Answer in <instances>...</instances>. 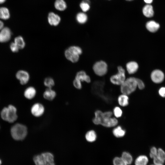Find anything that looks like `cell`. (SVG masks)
I'll use <instances>...</instances> for the list:
<instances>
[{
    "label": "cell",
    "mask_w": 165,
    "mask_h": 165,
    "mask_svg": "<svg viewBox=\"0 0 165 165\" xmlns=\"http://www.w3.org/2000/svg\"><path fill=\"white\" fill-rule=\"evenodd\" d=\"M153 159V163L154 164H164L165 162L159 159L157 156L154 158Z\"/></svg>",
    "instance_id": "obj_40"
},
{
    "label": "cell",
    "mask_w": 165,
    "mask_h": 165,
    "mask_svg": "<svg viewBox=\"0 0 165 165\" xmlns=\"http://www.w3.org/2000/svg\"><path fill=\"white\" fill-rule=\"evenodd\" d=\"M113 165H127L121 157L116 156L112 160Z\"/></svg>",
    "instance_id": "obj_34"
},
{
    "label": "cell",
    "mask_w": 165,
    "mask_h": 165,
    "mask_svg": "<svg viewBox=\"0 0 165 165\" xmlns=\"http://www.w3.org/2000/svg\"><path fill=\"white\" fill-rule=\"evenodd\" d=\"M126 69L128 73L130 74H133L138 71L139 65L137 62L131 61L127 62L126 65Z\"/></svg>",
    "instance_id": "obj_14"
},
{
    "label": "cell",
    "mask_w": 165,
    "mask_h": 165,
    "mask_svg": "<svg viewBox=\"0 0 165 165\" xmlns=\"http://www.w3.org/2000/svg\"><path fill=\"white\" fill-rule=\"evenodd\" d=\"M41 154L45 160L46 164L54 162V156L51 153L49 152H45Z\"/></svg>",
    "instance_id": "obj_32"
},
{
    "label": "cell",
    "mask_w": 165,
    "mask_h": 165,
    "mask_svg": "<svg viewBox=\"0 0 165 165\" xmlns=\"http://www.w3.org/2000/svg\"><path fill=\"white\" fill-rule=\"evenodd\" d=\"M103 112L100 110H97L94 112V117L92 119L93 123L95 125H101L102 120Z\"/></svg>",
    "instance_id": "obj_24"
},
{
    "label": "cell",
    "mask_w": 165,
    "mask_h": 165,
    "mask_svg": "<svg viewBox=\"0 0 165 165\" xmlns=\"http://www.w3.org/2000/svg\"><path fill=\"white\" fill-rule=\"evenodd\" d=\"M143 15L147 17H152L154 14V12L152 6L150 4L145 6L142 9Z\"/></svg>",
    "instance_id": "obj_22"
},
{
    "label": "cell",
    "mask_w": 165,
    "mask_h": 165,
    "mask_svg": "<svg viewBox=\"0 0 165 165\" xmlns=\"http://www.w3.org/2000/svg\"><path fill=\"white\" fill-rule=\"evenodd\" d=\"M108 66L107 63L103 61L96 62L93 66V70L95 74L99 76H103L107 73Z\"/></svg>",
    "instance_id": "obj_6"
},
{
    "label": "cell",
    "mask_w": 165,
    "mask_h": 165,
    "mask_svg": "<svg viewBox=\"0 0 165 165\" xmlns=\"http://www.w3.org/2000/svg\"><path fill=\"white\" fill-rule=\"evenodd\" d=\"M137 88L140 90L143 89L145 87V85L143 82L140 79L136 78Z\"/></svg>",
    "instance_id": "obj_38"
},
{
    "label": "cell",
    "mask_w": 165,
    "mask_h": 165,
    "mask_svg": "<svg viewBox=\"0 0 165 165\" xmlns=\"http://www.w3.org/2000/svg\"><path fill=\"white\" fill-rule=\"evenodd\" d=\"M55 8L59 11H64L67 8V5L64 0H56L54 3Z\"/></svg>",
    "instance_id": "obj_23"
},
{
    "label": "cell",
    "mask_w": 165,
    "mask_h": 165,
    "mask_svg": "<svg viewBox=\"0 0 165 165\" xmlns=\"http://www.w3.org/2000/svg\"><path fill=\"white\" fill-rule=\"evenodd\" d=\"M6 0H0V4L4 3Z\"/></svg>",
    "instance_id": "obj_45"
},
{
    "label": "cell",
    "mask_w": 165,
    "mask_h": 165,
    "mask_svg": "<svg viewBox=\"0 0 165 165\" xmlns=\"http://www.w3.org/2000/svg\"><path fill=\"white\" fill-rule=\"evenodd\" d=\"M45 111L44 106L39 102L34 104L31 108V112L32 115L36 117L41 116L44 114Z\"/></svg>",
    "instance_id": "obj_7"
},
{
    "label": "cell",
    "mask_w": 165,
    "mask_h": 165,
    "mask_svg": "<svg viewBox=\"0 0 165 165\" xmlns=\"http://www.w3.org/2000/svg\"><path fill=\"white\" fill-rule=\"evenodd\" d=\"M10 48L11 51L14 53L18 52L20 49L14 42H12L10 43Z\"/></svg>",
    "instance_id": "obj_39"
},
{
    "label": "cell",
    "mask_w": 165,
    "mask_h": 165,
    "mask_svg": "<svg viewBox=\"0 0 165 165\" xmlns=\"http://www.w3.org/2000/svg\"><path fill=\"white\" fill-rule=\"evenodd\" d=\"M154 165H164L163 164H153Z\"/></svg>",
    "instance_id": "obj_46"
},
{
    "label": "cell",
    "mask_w": 165,
    "mask_h": 165,
    "mask_svg": "<svg viewBox=\"0 0 165 165\" xmlns=\"http://www.w3.org/2000/svg\"><path fill=\"white\" fill-rule=\"evenodd\" d=\"M157 150L158 149L154 146L150 148L149 155L151 158L153 159L157 156Z\"/></svg>",
    "instance_id": "obj_37"
},
{
    "label": "cell",
    "mask_w": 165,
    "mask_h": 165,
    "mask_svg": "<svg viewBox=\"0 0 165 165\" xmlns=\"http://www.w3.org/2000/svg\"><path fill=\"white\" fill-rule=\"evenodd\" d=\"M11 32L7 27H3L0 31V42L4 43L9 41L11 37Z\"/></svg>",
    "instance_id": "obj_11"
},
{
    "label": "cell",
    "mask_w": 165,
    "mask_h": 165,
    "mask_svg": "<svg viewBox=\"0 0 165 165\" xmlns=\"http://www.w3.org/2000/svg\"><path fill=\"white\" fill-rule=\"evenodd\" d=\"M73 85L74 87L78 90H80L82 88V82L74 78L73 81Z\"/></svg>",
    "instance_id": "obj_36"
},
{
    "label": "cell",
    "mask_w": 165,
    "mask_h": 165,
    "mask_svg": "<svg viewBox=\"0 0 165 165\" xmlns=\"http://www.w3.org/2000/svg\"><path fill=\"white\" fill-rule=\"evenodd\" d=\"M48 21L50 25L57 26L58 25L61 21V18L58 14L53 12H50L47 16Z\"/></svg>",
    "instance_id": "obj_12"
},
{
    "label": "cell",
    "mask_w": 165,
    "mask_h": 165,
    "mask_svg": "<svg viewBox=\"0 0 165 165\" xmlns=\"http://www.w3.org/2000/svg\"><path fill=\"white\" fill-rule=\"evenodd\" d=\"M75 78L79 80L82 82H85L87 83H89L91 81L90 76L87 74L85 71L83 70L78 71L75 74Z\"/></svg>",
    "instance_id": "obj_13"
},
{
    "label": "cell",
    "mask_w": 165,
    "mask_h": 165,
    "mask_svg": "<svg viewBox=\"0 0 165 165\" xmlns=\"http://www.w3.org/2000/svg\"><path fill=\"white\" fill-rule=\"evenodd\" d=\"M160 24L153 20L148 21L146 24V28L149 31L155 32L159 28Z\"/></svg>",
    "instance_id": "obj_19"
},
{
    "label": "cell",
    "mask_w": 165,
    "mask_h": 165,
    "mask_svg": "<svg viewBox=\"0 0 165 165\" xmlns=\"http://www.w3.org/2000/svg\"><path fill=\"white\" fill-rule=\"evenodd\" d=\"M33 161L35 165H46L45 160L41 154L36 155L33 158Z\"/></svg>",
    "instance_id": "obj_30"
},
{
    "label": "cell",
    "mask_w": 165,
    "mask_h": 165,
    "mask_svg": "<svg viewBox=\"0 0 165 165\" xmlns=\"http://www.w3.org/2000/svg\"><path fill=\"white\" fill-rule=\"evenodd\" d=\"M16 76L22 85L27 84L30 79V75L29 73L24 70H20L16 73Z\"/></svg>",
    "instance_id": "obj_8"
},
{
    "label": "cell",
    "mask_w": 165,
    "mask_h": 165,
    "mask_svg": "<svg viewBox=\"0 0 165 165\" xmlns=\"http://www.w3.org/2000/svg\"><path fill=\"white\" fill-rule=\"evenodd\" d=\"M1 116L4 121L10 123L14 122L17 118L16 108L12 105L4 108L1 111Z\"/></svg>",
    "instance_id": "obj_3"
},
{
    "label": "cell",
    "mask_w": 165,
    "mask_h": 165,
    "mask_svg": "<svg viewBox=\"0 0 165 165\" xmlns=\"http://www.w3.org/2000/svg\"><path fill=\"white\" fill-rule=\"evenodd\" d=\"M46 165H55L54 163L53 162L50 163H47Z\"/></svg>",
    "instance_id": "obj_44"
},
{
    "label": "cell",
    "mask_w": 165,
    "mask_h": 165,
    "mask_svg": "<svg viewBox=\"0 0 165 165\" xmlns=\"http://www.w3.org/2000/svg\"><path fill=\"white\" fill-rule=\"evenodd\" d=\"M158 93L159 95L163 97H165V87H161L159 90Z\"/></svg>",
    "instance_id": "obj_41"
},
{
    "label": "cell",
    "mask_w": 165,
    "mask_h": 165,
    "mask_svg": "<svg viewBox=\"0 0 165 165\" xmlns=\"http://www.w3.org/2000/svg\"><path fill=\"white\" fill-rule=\"evenodd\" d=\"M121 157L127 165L131 164L133 161L132 156L128 152L125 151L123 152Z\"/></svg>",
    "instance_id": "obj_25"
},
{
    "label": "cell",
    "mask_w": 165,
    "mask_h": 165,
    "mask_svg": "<svg viewBox=\"0 0 165 165\" xmlns=\"http://www.w3.org/2000/svg\"><path fill=\"white\" fill-rule=\"evenodd\" d=\"M152 80L156 83H160L164 80V75L163 72L159 69L153 71L151 74Z\"/></svg>",
    "instance_id": "obj_10"
},
{
    "label": "cell",
    "mask_w": 165,
    "mask_h": 165,
    "mask_svg": "<svg viewBox=\"0 0 165 165\" xmlns=\"http://www.w3.org/2000/svg\"><path fill=\"white\" fill-rule=\"evenodd\" d=\"M157 156L163 161H165V152L161 148L158 149Z\"/></svg>",
    "instance_id": "obj_35"
},
{
    "label": "cell",
    "mask_w": 165,
    "mask_h": 165,
    "mask_svg": "<svg viewBox=\"0 0 165 165\" xmlns=\"http://www.w3.org/2000/svg\"><path fill=\"white\" fill-rule=\"evenodd\" d=\"M90 1L89 0H83L80 4L79 6L83 12L88 11L90 8Z\"/></svg>",
    "instance_id": "obj_31"
},
{
    "label": "cell",
    "mask_w": 165,
    "mask_h": 165,
    "mask_svg": "<svg viewBox=\"0 0 165 165\" xmlns=\"http://www.w3.org/2000/svg\"><path fill=\"white\" fill-rule=\"evenodd\" d=\"M126 0L127 1H132L134 0Z\"/></svg>",
    "instance_id": "obj_48"
},
{
    "label": "cell",
    "mask_w": 165,
    "mask_h": 165,
    "mask_svg": "<svg viewBox=\"0 0 165 165\" xmlns=\"http://www.w3.org/2000/svg\"><path fill=\"white\" fill-rule=\"evenodd\" d=\"M10 133L12 137L14 140H22L26 137L28 134V129L25 125L17 123L12 127Z\"/></svg>",
    "instance_id": "obj_2"
},
{
    "label": "cell",
    "mask_w": 165,
    "mask_h": 165,
    "mask_svg": "<svg viewBox=\"0 0 165 165\" xmlns=\"http://www.w3.org/2000/svg\"><path fill=\"white\" fill-rule=\"evenodd\" d=\"M10 17V13L8 9L6 7L0 8V18L6 20Z\"/></svg>",
    "instance_id": "obj_27"
},
{
    "label": "cell",
    "mask_w": 165,
    "mask_h": 165,
    "mask_svg": "<svg viewBox=\"0 0 165 165\" xmlns=\"http://www.w3.org/2000/svg\"><path fill=\"white\" fill-rule=\"evenodd\" d=\"M149 160L148 157L144 155H139L134 161L135 165H147Z\"/></svg>",
    "instance_id": "obj_21"
},
{
    "label": "cell",
    "mask_w": 165,
    "mask_h": 165,
    "mask_svg": "<svg viewBox=\"0 0 165 165\" xmlns=\"http://www.w3.org/2000/svg\"><path fill=\"white\" fill-rule=\"evenodd\" d=\"M150 165H154L153 164H150Z\"/></svg>",
    "instance_id": "obj_49"
},
{
    "label": "cell",
    "mask_w": 165,
    "mask_h": 165,
    "mask_svg": "<svg viewBox=\"0 0 165 165\" xmlns=\"http://www.w3.org/2000/svg\"><path fill=\"white\" fill-rule=\"evenodd\" d=\"M76 20L79 24H83L87 22L88 20V16L84 12H80L76 14Z\"/></svg>",
    "instance_id": "obj_26"
},
{
    "label": "cell",
    "mask_w": 165,
    "mask_h": 165,
    "mask_svg": "<svg viewBox=\"0 0 165 165\" xmlns=\"http://www.w3.org/2000/svg\"><path fill=\"white\" fill-rule=\"evenodd\" d=\"M85 137L87 141L91 143L94 142L96 141L97 135L94 130H90L86 133Z\"/></svg>",
    "instance_id": "obj_20"
},
{
    "label": "cell",
    "mask_w": 165,
    "mask_h": 165,
    "mask_svg": "<svg viewBox=\"0 0 165 165\" xmlns=\"http://www.w3.org/2000/svg\"><path fill=\"white\" fill-rule=\"evenodd\" d=\"M82 53V49L80 46L72 45L65 50L64 55L65 58L68 61L73 63H75L79 61Z\"/></svg>",
    "instance_id": "obj_1"
},
{
    "label": "cell",
    "mask_w": 165,
    "mask_h": 165,
    "mask_svg": "<svg viewBox=\"0 0 165 165\" xmlns=\"http://www.w3.org/2000/svg\"><path fill=\"white\" fill-rule=\"evenodd\" d=\"M117 101L119 105L121 107H125L127 106L129 104L128 95L122 94L118 96Z\"/></svg>",
    "instance_id": "obj_18"
},
{
    "label": "cell",
    "mask_w": 165,
    "mask_h": 165,
    "mask_svg": "<svg viewBox=\"0 0 165 165\" xmlns=\"http://www.w3.org/2000/svg\"><path fill=\"white\" fill-rule=\"evenodd\" d=\"M36 90L33 86H30L26 88L24 92V95L27 99L31 100L33 98L36 94Z\"/></svg>",
    "instance_id": "obj_16"
},
{
    "label": "cell",
    "mask_w": 165,
    "mask_h": 165,
    "mask_svg": "<svg viewBox=\"0 0 165 165\" xmlns=\"http://www.w3.org/2000/svg\"><path fill=\"white\" fill-rule=\"evenodd\" d=\"M4 27V23L0 20V31Z\"/></svg>",
    "instance_id": "obj_42"
},
{
    "label": "cell",
    "mask_w": 165,
    "mask_h": 165,
    "mask_svg": "<svg viewBox=\"0 0 165 165\" xmlns=\"http://www.w3.org/2000/svg\"><path fill=\"white\" fill-rule=\"evenodd\" d=\"M43 84L46 88H52L55 85V80L52 77L48 76L44 79Z\"/></svg>",
    "instance_id": "obj_28"
},
{
    "label": "cell",
    "mask_w": 165,
    "mask_h": 165,
    "mask_svg": "<svg viewBox=\"0 0 165 165\" xmlns=\"http://www.w3.org/2000/svg\"><path fill=\"white\" fill-rule=\"evenodd\" d=\"M118 123L117 118L115 117H102L101 125L103 126L110 128L115 127Z\"/></svg>",
    "instance_id": "obj_9"
},
{
    "label": "cell",
    "mask_w": 165,
    "mask_h": 165,
    "mask_svg": "<svg viewBox=\"0 0 165 165\" xmlns=\"http://www.w3.org/2000/svg\"><path fill=\"white\" fill-rule=\"evenodd\" d=\"M113 135L117 138H121L124 137L126 134V131L120 126H116L112 131Z\"/></svg>",
    "instance_id": "obj_17"
},
{
    "label": "cell",
    "mask_w": 165,
    "mask_h": 165,
    "mask_svg": "<svg viewBox=\"0 0 165 165\" xmlns=\"http://www.w3.org/2000/svg\"><path fill=\"white\" fill-rule=\"evenodd\" d=\"M112 113L114 117L118 118L121 117L122 116L123 112L122 110L120 107L116 106L114 108Z\"/></svg>",
    "instance_id": "obj_33"
},
{
    "label": "cell",
    "mask_w": 165,
    "mask_h": 165,
    "mask_svg": "<svg viewBox=\"0 0 165 165\" xmlns=\"http://www.w3.org/2000/svg\"><path fill=\"white\" fill-rule=\"evenodd\" d=\"M20 49H24L25 46V42L22 37L19 36L16 37L14 39V42Z\"/></svg>",
    "instance_id": "obj_29"
},
{
    "label": "cell",
    "mask_w": 165,
    "mask_h": 165,
    "mask_svg": "<svg viewBox=\"0 0 165 165\" xmlns=\"http://www.w3.org/2000/svg\"><path fill=\"white\" fill-rule=\"evenodd\" d=\"M2 161L0 159V165H1V164H2Z\"/></svg>",
    "instance_id": "obj_47"
},
{
    "label": "cell",
    "mask_w": 165,
    "mask_h": 165,
    "mask_svg": "<svg viewBox=\"0 0 165 165\" xmlns=\"http://www.w3.org/2000/svg\"><path fill=\"white\" fill-rule=\"evenodd\" d=\"M117 73L112 75L110 78V81L113 84L120 86L125 81L126 78L125 71L121 66L117 67Z\"/></svg>",
    "instance_id": "obj_5"
},
{
    "label": "cell",
    "mask_w": 165,
    "mask_h": 165,
    "mask_svg": "<svg viewBox=\"0 0 165 165\" xmlns=\"http://www.w3.org/2000/svg\"><path fill=\"white\" fill-rule=\"evenodd\" d=\"M144 1L146 3L148 4L151 3L153 1V0H144Z\"/></svg>",
    "instance_id": "obj_43"
},
{
    "label": "cell",
    "mask_w": 165,
    "mask_h": 165,
    "mask_svg": "<svg viewBox=\"0 0 165 165\" xmlns=\"http://www.w3.org/2000/svg\"><path fill=\"white\" fill-rule=\"evenodd\" d=\"M120 90L122 94H130L136 90L137 88L136 78L131 77L126 79L120 86Z\"/></svg>",
    "instance_id": "obj_4"
},
{
    "label": "cell",
    "mask_w": 165,
    "mask_h": 165,
    "mask_svg": "<svg viewBox=\"0 0 165 165\" xmlns=\"http://www.w3.org/2000/svg\"><path fill=\"white\" fill-rule=\"evenodd\" d=\"M57 93L52 88H46L43 94V98L49 101L53 100L56 97Z\"/></svg>",
    "instance_id": "obj_15"
}]
</instances>
